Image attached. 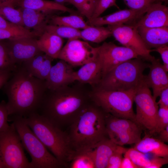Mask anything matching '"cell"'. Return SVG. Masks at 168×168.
<instances>
[{"label": "cell", "instance_id": "1", "mask_svg": "<svg viewBox=\"0 0 168 168\" xmlns=\"http://www.w3.org/2000/svg\"><path fill=\"white\" fill-rule=\"evenodd\" d=\"M3 89L8 98L9 116L25 117L37 112L47 88L45 81L33 76L20 65L17 66Z\"/></svg>", "mask_w": 168, "mask_h": 168}, {"label": "cell", "instance_id": "2", "mask_svg": "<svg viewBox=\"0 0 168 168\" xmlns=\"http://www.w3.org/2000/svg\"><path fill=\"white\" fill-rule=\"evenodd\" d=\"M80 85L46 89L37 113L62 129L69 126L91 101L89 92Z\"/></svg>", "mask_w": 168, "mask_h": 168}, {"label": "cell", "instance_id": "3", "mask_svg": "<svg viewBox=\"0 0 168 168\" xmlns=\"http://www.w3.org/2000/svg\"><path fill=\"white\" fill-rule=\"evenodd\" d=\"M105 114L91 100L70 125L68 134L76 153L92 150L105 138Z\"/></svg>", "mask_w": 168, "mask_h": 168}, {"label": "cell", "instance_id": "4", "mask_svg": "<svg viewBox=\"0 0 168 168\" xmlns=\"http://www.w3.org/2000/svg\"><path fill=\"white\" fill-rule=\"evenodd\" d=\"M24 118L33 132L63 167H68L76 152L68 133L37 112Z\"/></svg>", "mask_w": 168, "mask_h": 168}, {"label": "cell", "instance_id": "5", "mask_svg": "<svg viewBox=\"0 0 168 168\" xmlns=\"http://www.w3.org/2000/svg\"><path fill=\"white\" fill-rule=\"evenodd\" d=\"M149 65L140 57L127 60L110 71L94 87L115 91L136 89L144 80V71Z\"/></svg>", "mask_w": 168, "mask_h": 168}, {"label": "cell", "instance_id": "6", "mask_svg": "<svg viewBox=\"0 0 168 168\" xmlns=\"http://www.w3.org/2000/svg\"><path fill=\"white\" fill-rule=\"evenodd\" d=\"M9 116L8 120L12 122L24 149L31 157L32 168L63 167L30 129L24 117L18 115Z\"/></svg>", "mask_w": 168, "mask_h": 168}, {"label": "cell", "instance_id": "7", "mask_svg": "<svg viewBox=\"0 0 168 168\" xmlns=\"http://www.w3.org/2000/svg\"><path fill=\"white\" fill-rule=\"evenodd\" d=\"M136 89L109 90L94 87L89 96L91 100L105 113L135 122L133 104Z\"/></svg>", "mask_w": 168, "mask_h": 168}, {"label": "cell", "instance_id": "8", "mask_svg": "<svg viewBox=\"0 0 168 168\" xmlns=\"http://www.w3.org/2000/svg\"><path fill=\"white\" fill-rule=\"evenodd\" d=\"M24 149L12 123L0 131V164L2 168H32Z\"/></svg>", "mask_w": 168, "mask_h": 168}, {"label": "cell", "instance_id": "9", "mask_svg": "<svg viewBox=\"0 0 168 168\" xmlns=\"http://www.w3.org/2000/svg\"><path fill=\"white\" fill-rule=\"evenodd\" d=\"M134 101L136 107L135 122L142 128L148 130L151 134L154 133L159 106L146 83L145 78L136 88Z\"/></svg>", "mask_w": 168, "mask_h": 168}, {"label": "cell", "instance_id": "10", "mask_svg": "<svg viewBox=\"0 0 168 168\" xmlns=\"http://www.w3.org/2000/svg\"><path fill=\"white\" fill-rule=\"evenodd\" d=\"M107 27L116 40L133 50L139 57L151 62L155 58L151 54V49L146 46L134 26L123 24Z\"/></svg>", "mask_w": 168, "mask_h": 168}, {"label": "cell", "instance_id": "11", "mask_svg": "<svg viewBox=\"0 0 168 168\" xmlns=\"http://www.w3.org/2000/svg\"><path fill=\"white\" fill-rule=\"evenodd\" d=\"M97 47H94L87 41L79 39H68L58 59L63 60L73 67L82 66L97 57Z\"/></svg>", "mask_w": 168, "mask_h": 168}, {"label": "cell", "instance_id": "12", "mask_svg": "<svg viewBox=\"0 0 168 168\" xmlns=\"http://www.w3.org/2000/svg\"><path fill=\"white\" fill-rule=\"evenodd\" d=\"M97 47V57L101 66L102 78L120 64L139 57L132 50L112 42H105Z\"/></svg>", "mask_w": 168, "mask_h": 168}, {"label": "cell", "instance_id": "13", "mask_svg": "<svg viewBox=\"0 0 168 168\" xmlns=\"http://www.w3.org/2000/svg\"><path fill=\"white\" fill-rule=\"evenodd\" d=\"M6 41L10 57L16 65L43 52L37 45L36 38L23 37Z\"/></svg>", "mask_w": 168, "mask_h": 168}, {"label": "cell", "instance_id": "14", "mask_svg": "<svg viewBox=\"0 0 168 168\" xmlns=\"http://www.w3.org/2000/svg\"><path fill=\"white\" fill-rule=\"evenodd\" d=\"M147 9L119 10L105 16L91 19L88 20L87 23L90 26H98L123 24L134 25L145 13Z\"/></svg>", "mask_w": 168, "mask_h": 168}, {"label": "cell", "instance_id": "15", "mask_svg": "<svg viewBox=\"0 0 168 168\" xmlns=\"http://www.w3.org/2000/svg\"><path fill=\"white\" fill-rule=\"evenodd\" d=\"M148 28L168 26V7L162 2L151 4L143 15L134 25Z\"/></svg>", "mask_w": 168, "mask_h": 168}, {"label": "cell", "instance_id": "16", "mask_svg": "<svg viewBox=\"0 0 168 168\" xmlns=\"http://www.w3.org/2000/svg\"><path fill=\"white\" fill-rule=\"evenodd\" d=\"M74 71L73 67L65 61L60 60L52 66L45 81L47 89L54 90L71 83L72 75Z\"/></svg>", "mask_w": 168, "mask_h": 168}, {"label": "cell", "instance_id": "17", "mask_svg": "<svg viewBox=\"0 0 168 168\" xmlns=\"http://www.w3.org/2000/svg\"><path fill=\"white\" fill-rule=\"evenodd\" d=\"M151 63L149 73L145 76V82L147 86L152 89L153 96L156 100L161 91L168 87L167 72L159 59L155 58Z\"/></svg>", "mask_w": 168, "mask_h": 168}, {"label": "cell", "instance_id": "18", "mask_svg": "<svg viewBox=\"0 0 168 168\" xmlns=\"http://www.w3.org/2000/svg\"><path fill=\"white\" fill-rule=\"evenodd\" d=\"M101 78V66L97 55L94 59L81 66L77 71H74L70 82L71 83L77 81L82 84H88L93 88L100 83Z\"/></svg>", "mask_w": 168, "mask_h": 168}, {"label": "cell", "instance_id": "19", "mask_svg": "<svg viewBox=\"0 0 168 168\" xmlns=\"http://www.w3.org/2000/svg\"><path fill=\"white\" fill-rule=\"evenodd\" d=\"M53 59L42 52L20 65L33 76L45 81L52 66Z\"/></svg>", "mask_w": 168, "mask_h": 168}, {"label": "cell", "instance_id": "20", "mask_svg": "<svg viewBox=\"0 0 168 168\" xmlns=\"http://www.w3.org/2000/svg\"><path fill=\"white\" fill-rule=\"evenodd\" d=\"M138 33L149 49L168 45V26L148 28L137 27Z\"/></svg>", "mask_w": 168, "mask_h": 168}, {"label": "cell", "instance_id": "21", "mask_svg": "<svg viewBox=\"0 0 168 168\" xmlns=\"http://www.w3.org/2000/svg\"><path fill=\"white\" fill-rule=\"evenodd\" d=\"M16 6L29 8L40 12L47 16L57 12L75 14L76 12L64 5L46 0H19Z\"/></svg>", "mask_w": 168, "mask_h": 168}, {"label": "cell", "instance_id": "22", "mask_svg": "<svg viewBox=\"0 0 168 168\" xmlns=\"http://www.w3.org/2000/svg\"><path fill=\"white\" fill-rule=\"evenodd\" d=\"M39 37L36 42L40 51L54 59H58L63 47L62 38L45 30Z\"/></svg>", "mask_w": 168, "mask_h": 168}, {"label": "cell", "instance_id": "23", "mask_svg": "<svg viewBox=\"0 0 168 168\" xmlns=\"http://www.w3.org/2000/svg\"><path fill=\"white\" fill-rule=\"evenodd\" d=\"M117 146L106 137L97 143L91 150L95 168H106L109 158Z\"/></svg>", "mask_w": 168, "mask_h": 168}, {"label": "cell", "instance_id": "24", "mask_svg": "<svg viewBox=\"0 0 168 168\" xmlns=\"http://www.w3.org/2000/svg\"><path fill=\"white\" fill-rule=\"evenodd\" d=\"M135 144L133 148L144 153H151L154 156L168 157V145L158 139L146 135Z\"/></svg>", "mask_w": 168, "mask_h": 168}, {"label": "cell", "instance_id": "25", "mask_svg": "<svg viewBox=\"0 0 168 168\" xmlns=\"http://www.w3.org/2000/svg\"><path fill=\"white\" fill-rule=\"evenodd\" d=\"M19 7L22 12L24 27L29 30V28L33 29V30L42 34L45 31V27L48 22V16L29 8Z\"/></svg>", "mask_w": 168, "mask_h": 168}, {"label": "cell", "instance_id": "26", "mask_svg": "<svg viewBox=\"0 0 168 168\" xmlns=\"http://www.w3.org/2000/svg\"><path fill=\"white\" fill-rule=\"evenodd\" d=\"M105 120L106 133L109 137L126 131L142 129L131 120L117 117L106 113Z\"/></svg>", "mask_w": 168, "mask_h": 168}, {"label": "cell", "instance_id": "27", "mask_svg": "<svg viewBox=\"0 0 168 168\" xmlns=\"http://www.w3.org/2000/svg\"><path fill=\"white\" fill-rule=\"evenodd\" d=\"M111 35V31L108 27L89 25L80 31L81 39L97 43L102 42Z\"/></svg>", "mask_w": 168, "mask_h": 168}, {"label": "cell", "instance_id": "28", "mask_svg": "<svg viewBox=\"0 0 168 168\" xmlns=\"http://www.w3.org/2000/svg\"><path fill=\"white\" fill-rule=\"evenodd\" d=\"M49 22L50 24L66 26L79 30L83 29L89 26L82 16L75 14L68 16H52L49 20L48 19Z\"/></svg>", "mask_w": 168, "mask_h": 168}, {"label": "cell", "instance_id": "29", "mask_svg": "<svg viewBox=\"0 0 168 168\" xmlns=\"http://www.w3.org/2000/svg\"><path fill=\"white\" fill-rule=\"evenodd\" d=\"M41 34L34 30L31 31L24 27L18 26L11 28L0 29V40H10L26 37L36 38L39 37Z\"/></svg>", "mask_w": 168, "mask_h": 168}, {"label": "cell", "instance_id": "30", "mask_svg": "<svg viewBox=\"0 0 168 168\" xmlns=\"http://www.w3.org/2000/svg\"><path fill=\"white\" fill-rule=\"evenodd\" d=\"M142 133V129L128 131L111 136L109 138L119 146L135 144L141 139Z\"/></svg>", "mask_w": 168, "mask_h": 168}, {"label": "cell", "instance_id": "31", "mask_svg": "<svg viewBox=\"0 0 168 168\" xmlns=\"http://www.w3.org/2000/svg\"><path fill=\"white\" fill-rule=\"evenodd\" d=\"M68 167L71 168H95L91 150L76 153Z\"/></svg>", "mask_w": 168, "mask_h": 168}, {"label": "cell", "instance_id": "32", "mask_svg": "<svg viewBox=\"0 0 168 168\" xmlns=\"http://www.w3.org/2000/svg\"><path fill=\"white\" fill-rule=\"evenodd\" d=\"M11 4L0 6V15L8 21L24 27L21 12L19 7L16 9Z\"/></svg>", "mask_w": 168, "mask_h": 168}, {"label": "cell", "instance_id": "33", "mask_svg": "<svg viewBox=\"0 0 168 168\" xmlns=\"http://www.w3.org/2000/svg\"><path fill=\"white\" fill-rule=\"evenodd\" d=\"M44 30L54 33L62 38L68 39L81 38V30L70 27L47 24L45 27Z\"/></svg>", "mask_w": 168, "mask_h": 168}, {"label": "cell", "instance_id": "34", "mask_svg": "<svg viewBox=\"0 0 168 168\" xmlns=\"http://www.w3.org/2000/svg\"><path fill=\"white\" fill-rule=\"evenodd\" d=\"M99 0H68L79 12L85 16L88 20L91 19L95 10Z\"/></svg>", "mask_w": 168, "mask_h": 168}, {"label": "cell", "instance_id": "35", "mask_svg": "<svg viewBox=\"0 0 168 168\" xmlns=\"http://www.w3.org/2000/svg\"><path fill=\"white\" fill-rule=\"evenodd\" d=\"M125 153L138 168H152L154 161L153 157L149 158L145 153L133 147L128 149Z\"/></svg>", "mask_w": 168, "mask_h": 168}, {"label": "cell", "instance_id": "36", "mask_svg": "<svg viewBox=\"0 0 168 168\" xmlns=\"http://www.w3.org/2000/svg\"><path fill=\"white\" fill-rule=\"evenodd\" d=\"M16 67L10 57L6 40H0V70L13 71Z\"/></svg>", "mask_w": 168, "mask_h": 168}, {"label": "cell", "instance_id": "37", "mask_svg": "<svg viewBox=\"0 0 168 168\" xmlns=\"http://www.w3.org/2000/svg\"><path fill=\"white\" fill-rule=\"evenodd\" d=\"M128 149L118 145L109 159L106 168H120L123 158V155Z\"/></svg>", "mask_w": 168, "mask_h": 168}, {"label": "cell", "instance_id": "38", "mask_svg": "<svg viewBox=\"0 0 168 168\" xmlns=\"http://www.w3.org/2000/svg\"><path fill=\"white\" fill-rule=\"evenodd\" d=\"M168 126V107H159L154 133H159Z\"/></svg>", "mask_w": 168, "mask_h": 168}, {"label": "cell", "instance_id": "39", "mask_svg": "<svg viewBox=\"0 0 168 168\" xmlns=\"http://www.w3.org/2000/svg\"><path fill=\"white\" fill-rule=\"evenodd\" d=\"M123 1L125 4L129 9L135 10L147 9L152 4L156 2H161L160 0H123Z\"/></svg>", "mask_w": 168, "mask_h": 168}, {"label": "cell", "instance_id": "40", "mask_svg": "<svg viewBox=\"0 0 168 168\" xmlns=\"http://www.w3.org/2000/svg\"><path fill=\"white\" fill-rule=\"evenodd\" d=\"M116 0H99L91 19L99 16L109 8L115 6L119 8L116 4Z\"/></svg>", "mask_w": 168, "mask_h": 168}, {"label": "cell", "instance_id": "41", "mask_svg": "<svg viewBox=\"0 0 168 168\" xmlns=\"http://www.w3.org/2000/svg\"><path fill=\"white\" fill-rule=\"evenodd\" d=\"M9 114L7 106V102L2 100L0 102V131L7 128Z\"/></svg>", "mask_w": 168, "mask_h": 168}, {"label": "cell", "instance_id": "42", "mask_svg": "<svg viewBox=\"0 0 168 168\" xmlns=\"http://www.w3.org/2000/svg\"><path fill=\"white\" fill-rule=\"evenodd\" d=\"M152 51H156L161 55L163 62V66L167 72L168 71V46H161L151 49Z\"/></svg>", "mask_w": 168, "mask_h": 168}, {"label": "cell", "instance_id": "43", "mask_svg": "<svg viewBox=\"0 0 168 168\" xmlns=\"http://www.w3.org/2000/svg\"><path fill=\"white\" fill-rule=\"evenodd\" d=\"M159 96L160 99L157 103L159 107H168V87L161 91Z\"/></svg>", "mask_w": 168, "mask_h": 168}, {"label": "cell", "instance_id": "44", "mask_svg": "<svg viewBox=\"0 0 168 168\" xmlns=\"http://www.w3.org/2000/svg\"><path fill=\"white\" fill-rule=\"evenodd\" d=\"M13 72L7 70H0V89L3 86L11 77Z\"/></svg>", "mask_w": 168, "mask_h": 168}, {"label": "cell", "instance_id": "45", "mask_svg": "<svg viewBox=\"0 0 168 168\" xmlns=\"http://www.w3.org/2000/svg\"><path fill=\"white\" fill-rule=\"evenodd\" d=\"M124 154L120 168H138L126 154Z\"/></svg>", "mask_w": 168, "mask_h": 168}, {"label": "cell", "instance_id": "46", "mask_svg": "<svg viewBox=\"0 0 168 168\" xmlns=\"http://www.w3.org/2000/svg\"><path fill=\"white\" fill-rule=\"evenodd\" d=\"M17 26L18 25L13 24L8 21L0 15V29L9 28Z\"/></svg>", "mask_w": 168, "mask_h": 168}, {"label": "cell", "instance_id": "47", "mask_svg": "<svg viewBox=\"0 0 168 168\" xmlns=\"http://www.w3.org/2000/svg\"><path fill=\"white\" fill-rule=\"evenodd\" d=\"M158 133L159 134L158 139L165 143L168 142V126Z\"/></svg>", "mask_w": 168, "mask_h": 168}, {"label": "cell", "instance_id": "48", "mask_svg": "<svg viewBox=\"0 0 168 168\" xmlns=\"http://www.w3.org/2000/svg\"><path fill=\"white\" fill-rule=\"evenodd\" d=\"M19 0H0V6L7 5L11 4L15 7L17 3Z\"/></svg>", "mask_w": 168, "mask_h": 168}, {"label": "cell", "instance_id": "49", "mask_svg": "<svg viewBox=\"0 0 168 168\" xmlns=\"http://www.w3.org/2000/svg\"><path fill=\"white\" fill-rule=\"evenodd\" d=\"M55 2L64 5V3L68 2V0H54Z\"/></svg>", "mask_w": 168, "mask_h": 168}, {"label": "cell", "instance_id": "50", "mask_svg": "<svg viewBox=\"0 0 168 168\" xmlns=\"http://www.w3.org/2000/svg\"><path fill=\"white\" fill-rule=\"evenodd\" d=\"M0 168H2L0 164Z\"/></svg>", "mask_w": 168, "mask_h": 168}]
</instances>
